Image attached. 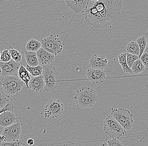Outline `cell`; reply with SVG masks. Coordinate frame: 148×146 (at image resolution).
Here are the masks:
<instances>
[{"mask_svg":"<svg viewBox=\"0 0 148 146\" xmlns=\"http://www.w3.org/2000/svg\"><path fill=\"white\" fill-rule=\"evenodd\" d=\"M126 53L127 62L129 67L131 69L134 62L138 60L140 58L137 55L131 54L127 53Z\"/></svg>","mask_w":148,"mask_h":146,"instance_id":"cell-28","label":"cell"},{"mask_svg":"<svg viewBox=\"0 0 148 146\" xmlns=\"http://www.w3.org/2000/svg\"><path fill=\"white\" fill-rule=\"evenodd\" d=\"M42 47L55 56L60 54L63 50L62 44L59 38V35L53 34L42 40Z\"/></svg>","mask_w":148,"mask_h":146,"instance_id":"cell-6","label":"cell"},{"mask_svg":"<svg viewBox=\"0 0 148 146\" xmlns=\"http://www.w3.org/2000/svg\"><path fill=\"white\" fill-rule=\"evenodd\" d=\"M145 36L146 37L147 39V48H146V50H145V53H148V30L147 31V32L145 33Z\"/></svg>","mask_w":148,"mask_h":146,"instance_id":"cell-34","label":"cell"},{"mask_svg":"<svg viewBox=\"0 0 148 146\" xmlns=\"http://www.w3.org/2000/svg\"><path fill=\"white\" fill-rule=\"evenodd\" d=\"M25 84L18 75L2 77L1 86L3 87L10 95L17 94L22 91Z\"/></svg>","mask_w":148,"mask_h":146,"instance_id":"cell-4","label":"cell"},{"mask_svg":"<svg viewBox=\"0 0 148 146\" xmlns=\"http://www.w3.org/2000/svg\"><path fill=\"white\" fill-rule=\"evenodd\" d=\"M122 7V0L90 1L82 15L88 25L96 28H103L115 22Z\"/></svg>","mask_w":148,"mask_h":146,"instance_id":"cell-1","label":"cell"},{"mask_svg":"<svg viewBox=\"0 0 148 146\" xmlns=\"http://www.w3.org/2000/svg\"><path fill=\"white\" fill-rule=\"evenodd\" d=\"M127 52V53L139 56L140 50L138 44L136 42H131L129 43L126 46Z\"/></svg>","mask_w":148,"mask_h":146,"instance_id":"cell-23","label":"cell"},{"mask_svg":"<svg viewBox=\"0 0 148 146\" xmlns=\"http://www.w3.org/2000/svg\"><path fill=\"white\" fill-rule=\"evenodd\" d=\"M45 82L44 89L48 92L55 91L59 82L58 77L54 71L44 66L42 73Z\"/></svg>","mask_w":148,"mask_h":146,"instance_id":"cell-9","label":"cell"},{"mask_svg":"<svg viewBox=\"0 0 148 146\" xmlns=\"http://www.w3.org/2000/svg\"><path fill=\"white\" fill-rule=\"evenodd\" d=\"M12 59L17 63H20L22 60V55L20 52L15 49H12L9 50Z\"/></svg>","mask_w":148,"mask_h":146,"instance_id":"cell-27","label":"cell"},{"mask_svg":"<svg viewBox=\"0 0 148 146\" xmlns=\"http://www.w3.org/2000/svg\"><path fill=\"white\" fill-rule=\"evenodd\" d=\"M106 143L108 146H125L123 143L116 138H112L108 140Z\"/></svg>","mask_w":148,"mask_h":146,"instance_id":"cell-29","label":"cell"},{"mask_svg":"<svg viewBox=\"0 0 148 146\" xmlns=\"http://www.w3.org/2000/svg\"><path fill=\"white\" fill-rule=\"evenodd\" d=\"M145 66L141 60L139 59L134 62L131 68V69L133 71V73L136 74H138L144 71L145 70Z\"/></svg>","mask_w":148,"mask_h":146,"instance_id":"cell-24","label":"cell"},{"mask_svg":"<svg viewBox=\"0 0 148 146\" xmlns=\"http://www.w3.org/2000/svg\"><path fill=\"white\" fill-rule=\"evenodd\" d=\"M26 68L32 77H36L42 74L44 67L40 65L37 66L31 67L27 64Z\"/></svg>","mask_w":148,"mask_h":146,"instance_id":"cell-22","label":"cell"},{"mask_svg":"<svg viewBox=\"0 0 148 146\" xmlns=\"http://www.w3.org/2000/svg\"><path fill=\"white\" fill-rule=\"evenodd\" d=\"M45 82L42 74L36 77H32L29 84V88L32 91L39 93L45 90Z\"/></svg>","mask_w":148,"mask_h":146,"instance_id":"cell-15","label":"cell"},{"mask_svg":"<svg viewBox=\"0 0 148 146\" xmlns=\"http://www.w3.org/2000/svg\"><path fill=\"white\" fill-rule=\"evenodd\" d=\"M0 60L1 62L4 63H6L11 61L12 60V57L9 50H5L3 51H1Z\"/></svg>","mask_w":148,"mask_h":146,"instance_id":"cell-26","label":"cell"},{"mask_svg":"<svg viewBox=\"0 0 148 146\" xmlns=\"http://www.w3.org/2000/svg\"><path fill=\"white\" fill-rule=\"evenodd\" d=\"M11 95L1 86L0 88V109L3 108L11 100Z\"/></svg>","mask_w":148,"mask_h":146,"instance_id":"cell-19","label":"cell"},{"mask_svg":"<svg viewBox=\"0 0 148 146\" xmlns=\"http://www.w3.org/2000/svg\"><path fill=\"white\" fill-rule=\"evenodd\" d=\"M140 59L144 64V66L146 67H148V53H145L140 57Z\"/></svg>","mask_w":148,"mask_h":146,"instance_id":"cell-32","label":"cell"},{"mask_svg":"<svg viewBox=\"0 0 148 146\" xmlns=\"http://www.w3.org/2000/svg\"><path fill=\"white\" fill-rule=\"evenodd\" d=\"M27 144L29 146L33 145L34 144V140L32 138H29L27 140Z\"/></svg>","mask_w":148,"mask_h":146,"instance_id":"cell-33","label":"cell"},{"mask_svg":"<svg viewBox=\"0 0 148 146\" xmlns=\"http://www.w3.org/2000/svg\"><path fill=\"white\" fill-rule=\"evenodd\" d=\"M126 55V53L121 54L118 55V62H119V64L122 66L124 72L132 74V73H133V71H132L131 69L129 67V66H128V64H127Z\"/></svg>","mask_w":148,"mask_h":146,"instance_id":"cell-20","label":"cell"},{"mask_svg":"<svg viewBox=\"0 0 148 146\" xmlns=\"http://www.w3.org/2000/svg\"><path fill=\"white\" fill-rule=\"evenodd\" d=\"M39 65L42 66L51 64L54 60L55 56L41 47L36 52Z\"/></svg>","mask_w":148,"mask_h":146,"instance_id":"cell-14","label":"cell"},{"mask_svg":"<svg viewBox=\"0 0 148 146\" xmlns=\"http://www.w3.org/2000/svg\"><path fill=\"white\" fill-rule=\"evenodd\" d=\"M18 76L20 79L25 84L27 88H29V84L32 77L27 69L23 66V65H21L18 71Z\"/></svg>","mask_w":148,"mask_h":146,"instance_id":"cell-18","label":"cell"},{"mask_svg":"<svg viewBox=\"0 0 148 146\" xmlns=\"http://www.w3.org/2000/svg\"><path fill=\"white\" fill-rule=\"evenodd\" d=\"M99 146H108L107 143H101Z\"/></svg>","mask_w":148,"mask_h":146,"instance_id":"cell-35","label":"cell"},{"mask_svg":"<svg viewBox=\"0 0 148 146\" xmlns=\"http://www.w3.org/2000/svg\"><path fill=\"white\" fill-rule=\"evenodd\" d=\"M41 47V43L35 39L29 40L27 42L25 46L27 51L36 53Z\"/></svg>","mask_w":148,"mask_h":146,"instance_id":"cell-21","label":"cell"},{"mask_svg":"<svg viewBox=\"0 0 148 146\" xmlns=\"http://www.w3.org/2000/svg\"><path fill=\"white\" fill-rule=\"evenodd\" d=\"M136 42L138 44L140 50V54L139 57L140 58L141 56L144 53L145 50L147 46V42L145 36L139 37L136 40Z\"/></svg>","mask_w":148,"mask_h":146,"instance_id":"cell-25","label":"cell"},{"mask_svg":"<svg viewBox=\"0 0 148 146\" xmlns=\"http://www.w3.org/2000/svg\"><path fill=\"white\" fill-rule=\"evenodd\" d=\"M111 115L127 131H129L133 127L134 115L126 109L112 108Z\"/></svg>","mask_w":148,"mask_h":146,"instance_id":"cell-5","label":"cell"},{"mask_svg":"<svg viewBox=\"0 0 148 146\" xmlns=\"http://www.w3.org/2000/svg\"><path fill=\"white\" fill-rule=\"evenodd\" d=\"M73 98L78 107H92L98 101V97L95 90L91 87H82L77 91Z\"/></svg>","mask_w":148,"mask_h":146,"instance_id":"cell-2","label":"cell"},{"mask_svg":"<svg viewBox=\"0 0 148 146\" xmlns=\"http://www.w3.org/2000/svg\"><path fill=\"white\" fill-rule=\"evenodd\" d=\"M21 146H23V145Z\"/></svg>","mask_w":148,"mask_h":146,"instance_id":"cell-37","label":"cell"},{"mask_svg":"<svg viewBox=\"0 0 148 146\" xmlns=\"http://www.w3.org/2000/svg\"><path fill=\"white\" fill-rule=\"evenodd\" d=\"M25 55L27 65L31 67L37 66L39 65L36 52L27 51Z\"/></svg>","mask_w":148,"mask_h":146,"instance_id":"cell-17","label":"cell"},{"mask_svg":"<svg viewBox=\"0 0 148 146\" xmlns=\"http://www.w3.org/2000/svg\"><path fill=\"white\" fill-rule=\"evenodd\" d=\"M109 60L104 55L95 54L90 57L89 65L91 68L104 70L108 66Z\"/></svg>","mask_w":148,"mask_h":146,"instance_id":"cell-12","label":"cell"},{"mask_svg":"<svg viewBox=\"0 0 148 146\" xmlns=\"http://www.w3.org/2000/svg\"><path fill=\"white\" fill-rule=\"evenodd\" d=\"M103 131L112 138H123L127 135V131L112 116H107L103 121Z\"/></svg>","mask_w":148,"mask_h":146,"instance_id":"cell-3","label":"cell"},{"mask_svg":"<svg viewBox=\"0 0 148 146\" xmlns=\"http://www.w3.org/2000/svg\"><path fill=\"white\" fill-rule=\"evenodd\" d=\"M67 7L75 13L83 14L86 10L90 0H64Z\"/></svg>","mask_w":148,"mask_h":146,"instance_id":"cell-13","label":"cell"},{"mask_svg":"<svg viewBox=\"0 0 148 146\" xmlns=\"http://www.w3.org/2000/svg\"><path fill=\"white\" fill-rule=\"evenodd\" d=\"M21 65L12 59L9 62L4 63L1 62V77L18 75V71Z\"/></svg>","mask_w":148,"mask_h":146,"instance_id":"cell-10","label":"cell"},{"mask_svg":"<svg viewBox=\"0 0 148 146\" xmlns=\"http://www.w3.org/2000/svg\"><path fill=\"white\" fill-rule=\"evenodd\" d=\"M23 145V142L19 140L14 142H1L0 146H21Z\"/></svg>","mask_w":148,"mask_h":146,"instance_id":"cell-30","label":"cell"},{"mask_svg":"<svg viewBox=\"0 0 148 146\" xmlns=\"http://www.w3.org/2000/svg\"><path fill=\"white\" fill-rule=\"evenodd\" d=\"M14 109V106L13 103L10 101L8 104L5 105L3 108L0 109V114L6 111H10L13 112Z\"/></svg>","mask_w":148,"mask_h":146,"instance_id":"cell-31","label":"cell"},{"mask_svg":"<svg viewBox=\"0 0 148 146\" xmlns=\"http://www.w3.org/2000/svg\"><path fill=\"white\" fill-rule=\"evenodd\" d=\"M64 110V105L61 100L56 99H50L46 104L44 117L45 118H57L63 113Z\"/></svg>","mask_w":148,"mask_h":146,"instance_id":"cell-8","label":"cell"},{"mask_svg":"<svg viewBox=\"0 0 148 146\" xmlns=\"http://www.w3.org/2000/svg\"><path fill=\"white\" fill-rule=\"evenodd\" d=\"M88 79L94 84H101L105 81L106 72L104 70H98L90 68L86 71Z\"/></svg>","mask_w":148,"mask_h":146,"instance_id":"cell-11","label":"cell"},{"mask_svg":"<svg viewBox=\"0 0 148 146\" xmlns=\"http://www.w3.org/2000/svg\"><path fill=\"white\" fill-rule=\"evenodd\" d=\"M22 132V126L19 122H16L5 127L3 130L1 135V142L18 141L20 139V135Z\"/></svg>","mask_w":148,"mask_h":146,"instance_id":"cell-7","label":"cell"},{"mask_svg":"<svg viewBox=\"0 0 148 146\" xmlns=\"http://www.w3.org/2000/svg\"><path fill=\"white\" fill-rule=\"evenodd\" d=\"M17 118L13 112L6 111L0 115V125L2 127H8L15 122Z\"/></svg>","mask_w":148,"mask_h":146,"instance_id":"cell-16","label":"cell"},{"mask_svg":"<svg viewBox=\"0 0 148 146\" xmlns=\"http://www.w3.org/2000/svg\"><path fill=\"white\" fill-rule=\"evenodd\" d=\"M90 1H98V0H90Z\"/></svg>","mask_w":148,"mask_h":146,"instance_id":"cell-36","label":"cell"}]
</instances>
